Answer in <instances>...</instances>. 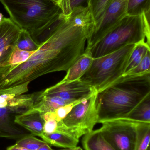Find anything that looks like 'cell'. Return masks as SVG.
Instances as JSON below:
<instances>
[{"label":"cell","instance_id":"5bb4252c","mask_svg":"<svg viewBox=\"0 0 150 150\" xmlns=\"http://www.w3.org/2000/svg\"><path fill=\"white\" fill-rule=\"evenodd\" d=\"M93 59L85 51L78 59L67 71V74L60 83H68L80 79L91 65Z\"/></svg>","mask_w":150,"mask_h":150},{"label":"cell","instance_id":"ac0fdd59","mask_svg":"<svg viewBox=\"0 0 150 150\" xmlns=\"http://www.w3.org/2000/svg\"><path fill=\"white\" fill-rule=\"evenodd\" d=\"M150 123L138 122L135 150H150Z\"/></svg>","mask_w":150,"mask_h":150},{"label":"cell","instance_id":"603a6c76","mask_svg":"<svg viewBox=\"0 0 150 150\" xmlns=\"http://www.w3.org/2000/svg\"><path fill=\"white\" fill-rule=\"evenodd\" d=\"M148 73H150V51L146 53L137 66L122 76H141Z\"/></svg>","mask_w":150,"mask_h":150},{"label":"cell","instance_id":"ba28073f","mask_svg":"<svg viewBox=\"0 0 150 150\" xmlns=\"http://www.w3.org/2000/svg\"><path fill=\"white\" fill-rule=\"evenodd\" d=\"M139 122L127 118L109 120L101 122L98 130L115 150H135Z\"/></svg>","mask_w":150,"mask_h":150},{"label":"cell","instance_id":"7c38bea8","mask_svg":"<svg viewBox=\"0 0 150 150\" xmlns=\"http://www.w3.org/2000/svg\"><path fill=\"white\" fill-rule=\"evenodd\" d=\"M58 125L54 133L50 134L43 133L40 137L47 143L55 147L64 149L76 148L79 139L69 132L63 122H60Z\"/></svg>","mask_w":150,"mask_h":150},{"label":"cell","instance_id":"484cf974","mask_svg":"<svg viewBox=\"0 0 150 150\" xmlns=\"http://www.w3.org/2000/svg\"><path fill=\"white\" fill-rule=\"evenodd\" d=\"M37 150H53L50 146H49L48 143L45 144L44 145H42L41 147H40Z\"/></svg>","mask_w":150,"mask_h":150},{"label":"cell","instance_id":"52a82bcc","mask_svg":"<svg viewBox=\"0 0 150 150\" xmlns=\"http://www.w3.org/2000/svg\"><path fill=\"white\" fill-rule=\"evenodd\" d=\"M97 93H95L75 105L62 120L69 132L78 139L92 131L98 123Z\"/></svg>","mask_w":150,"mask_h":150},{"label":"cell","instance_id":"f546056e","mask_svg":"<svg viewBox=\"0 0 150 150\" xmlns=\"http://www.w3.org/2000/svg\"><path fill=\"white\" fill-rule=\"evenodd\" d=\"M76 148H73V149H64L60 150H76Z\"/></svg>","mask_w":150,"mask_h":150},{"label":"cell","instance_id":"d4e9b609","mask_svg":"<svg viewBox=\"0 0 150 150\" xmlns=\"http://www.w3.org/2000/svg\"><path fill=\"white\" fill-rule=\"evenodd\" d=\"M83 100H77V101H75V102L66 105L56 109L54 112L51 113H52L53 116L55 118L56 120L58 121L62 120L70 112V111L75 105L81 102Z\"/></svg>","mask_w":150,"mask_h":150},{"label":"cell","instance_id":"2e32d148","mask_svg":"<svg viewBox=\"0 0 150 150\" xmlns=\"http://www.w3.org/2000/svg\"><path fill=\"white\" fill-rule=\"evenodd\" d=\"M125 118L140 122L150 123V94L148 95Z\"/></svg>","mask_w":150,"mask_h":150},{"label":"cell","instance_id":"9a60e30c","mask_svg":"<svg viewBox=\"0 0 150 150\" xmlns=\"http://www.w3.org/2000/svg\"><path fill=\"white\" fill-rule=\"evenodd\" d=\"M82 144L85 150H116L103 137L98 129L84 135Z\"/></svg>","mask_w":150,"mask_h":150},{"label":"cell","instance_id":"4dcf8cb0","mask_svg":"<svg viewBox=\"0 0 150 150\" xmlns=\"http://www.w3.org/2000/svg\"><path fill=\"white\" fill-rule=\"evenodd\" d=\"M76 150H83L80 147H76Z\"/></svg>","mask_w":150,"mask_h":150},{"label":"cell","instance_id":"1f68e13d","mask_svg":"<svg viewBox=\"0 0 150 150\" xmlns=\"http://www.w3.org/2000/svg\"><path fill=\"white\" fill-rule=\"evenodd\" d=\"M53 1H54L56 2L57 3L59 4L60 0H53Z\"/></svg>","mask_w":150,"mask_h":150},{"label":"cell","instance_id":"8992f818","mask_svg":"<svg viewBox=\"0 0 150 150\" xmlns=\"http://www.w3.org/2000/svg\"><path fill=\"white\" fill-rule=\"evenodd\" d=\"M136 45H128L102 57L93 59L86 73L79 79L97 93L106 88L125 73Z\"/></svg>","mask_w":150,"mask_h":150},{"label":"cell","instance_id":"3957f363","mask_svg":"<svg viewBox=\"0 0 150 150\" xmlns=\"http://www.w3.org/2000/svg\"><path fill=\"white\" fill-rule=\"evenodd\" d=\"M150 11L141 16L127 15L88 51L92 59L102 57L128 45H136L147 39L150 45Z\"/></svg>","mask_w":150,"mask_h":150},{"label":"cell","instance_id":"44dd1931","mask_svg":"<svg viewBox=\"0 0 150 150\" xmlns=\"http://www.w3.org/2000/svg\"><path fill=\"white\" fill-rule=\"evenodd\" d=\"M111 1L112 0H90L88 4L90 8L95 24L102 18Z\"/></svg>","mask_w":150,"mask_h":150},{"label":"cell","instance_id":"7a4b0ae2","mask_svg":"<svg viewBox=\"0 0 150 150\" xmlns=\"http://www.w3.org/2000/svg\"><path fill=\"white\" fill-rule=\"evenodd\" d=\"M150 94V73L122 76L97 93L98 123L125 118Z\"/></svg>","mask_w":150,"mask_h":150},{"label":"cell","instance_id":"277c9868","mask_svg":"<svg viewBox=\"0 0 150 150\" xmlns=\"http://www.w3.org/2000/svg\"><path fill=\"white\" fill-rule=\"evenodd\" d=\"M30 83L0 89V138L18 140L32 134L15 122L33 105L36 93L26 94Z\"/></svg>","mask_w":150,"mask_h":150},{"label":"cell","instance_id":"83f0119b","mask_svg":"<svg viewBox=\"0 0 150 150\" xmlns=\"http://www.w3.org/2000/svg\"><path fill=\"white\" fill-rule=\"evenodd\" d=\"M3 18V16L2 14L0 13V23L2 20Z\"/></svg>","mask_w":150,"mask_h":150},{"label":"cell","instance_id":"e0dca14e","mask_svg":"<svg viewBox=\"0 0 150 150\" xmlns=\"http://www.w3.org/2000/svg\"><path fill=\"white\" fill-rule=\"evenodd\" d=\"M149 51H150V45L145 41L136 44L131 53L126 71L123 75L126 74L137 66Z\"/></svg>","mask_w":150,"mask_h":150},{"label":"cell","instance_id":"4fadbf2b","mask_svg":"<svg viewBox=\"0 0 150 150\" xmlns=\"http://www.w3.org/2000/svg\"><path fill=\"white\" fill-rule=\"evenodd\" d=\"M15 122L17 124L30 131L33 135L40 137L43 133L45 121L41 114L24 113L16 115Z\"/></svg>","mask_w":150,"mask_h":150},{"label":"cell","instance_id":"9c48e42d","mask_svg":"<svg viewBox=\"0 0 150 150\" xmlns=\"http://www.w3.org/2000/svg\"><path fill=\"white\" fill-rule=\"evenodd\" d=\"M128 0H112L102 18L95 24L87 39L88 51L127 16Z\"/></svg>","mask_w":150,"mask_h":150},{"label":"cell","instance_id":"d6986e66","mask_svg":"<svg viewBox=\"0 0 150 150\" xmlns=\"http://www.w3.org/2000/svg\"><path fill=\"white\" fill-rule=\"evenodd\" d=\"M16 46L23 51L35 52L40 47L41 44L34 41L29 32L21 30Z\"/></svg>","mask_w":150,"mask_h":150},{"label":"cell","instance_id":"4316f807","mask_svg":"<svg viewBox=\"0 0 150 150\" xmlns=\"http://www.w3.org/2000/svg\"><path fill=\"white\" fill-rule=\"evenodd\" d=\"M7 150H19L18 148L15 145H12L7 148Z\"/></svg>","mask_w":150,"mask_h":150},{"label":"cell","instance_id":"6da1fadb","mask_svg":"<svg viewBox=\"0 0 150 150\" xmlns=\"http://www.w3.org/2000/svg\"><path fill=\"white\" fill-rule=\"evenodd\" d=\"M94 25H78L68 16L58 15L39 30L30 33L40 47L23 63L0 74V89L31 83L39 77L67 72L85 53Z\"/></svg>","mask_w":150,"mask_h":150},{"label":"cell","instance_id":"ffe728a7","mask_svg":"<svg viewBox=\"0 0 150 150\" xmlns=\"http://www.w3.org/2000/svg\"><path fill=\"white\" fill-rule=\"evenodd\" d=\"M150 10V0H128L127 15L130 16H141Z\"/></svg>","mask_w":150,"mask_h":150},{"label":"cell","instance_id":"7402d4cb","mask_svg":"<svg viewBox=\"0 0 150 150\" xmlns=\"http://www.w3.org/2000/svg\"><path fill=\"white\" fill-rule=\"evenodd\" d=\"M89 1L90 0H60L59 4L63 15L68 16L75 9L88 6Z\"/></svg>","mask_w":150,"mask_h":150},{"label":"cell","instance_id":"8fae6325","mask_svg":"<svg viewBox=\"0 0 150 150\" xmlns=\"http://www.w3.org/2000/svg\"><path fill=\"white\" fill-rule=\"evenodd\" d=\"M21 30L10 18L0 23V74L9 67Z\"/></svg>","mask_w":150,"mask_h":150},{"label":"cell","instance_id":"5b68a950","mask_svg":"<svg viewBox=\"0 0 150 150\" xmlns=\"http://www.w3.org/2000/svg\"><path fill=\"white\" fill-rule=\"evenodd\" d=\"M9 18L20 28L30 33L41 29L62 13L53 0H0Z\"/></svg>","mask_w":150,"mask_h":150},{"label":"cell","instance_id":"f1b7e54d","mask_svg":"<svg viewBox=\"0 0 150 150\" xmlns=\"http://www.w3.org/2000/svg\"><path fill=\"white\" fill-rule=\"evenodd\" d=\"M19 150H31L28 149H26V148H18Z\"/></svg>","mask_w":150,"mask_h":150},{"label":"cell","instance_id":"30bf717a","mask_svg":"<svg viewBox=\"0 0 150 150\" xmlns=\"http://www.w3.org/2000/svg\"><path fill=\"white\" fill-rule=\"evenodd\" d=\"M97 93L91 86L79 79L68 83H60L38 92L42 96H57L70 103L84 99Z\"/></svg>","mask_w":150,"mask_h":150},{"label":"cell","instance_id":"cb8c5ba5","mask_svg":"<svg viewBox=\"0 0 150 150\" xmlns=\"http://www.w3.org/2000/svg\"><path fill=\"white\" fill-rule=\"evenodd\" d=\"M47 143L45 141L39 140L33 135L25 137L18 140L16 145L18 148H24L31 150H37L42 145Z\"/></svg>","mask_w":150,"mask_h":150}]
</instances>
